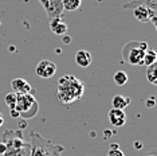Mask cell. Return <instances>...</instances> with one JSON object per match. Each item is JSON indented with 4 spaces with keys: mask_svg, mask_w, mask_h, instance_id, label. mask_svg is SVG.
<instances>
[{
    "mask_svg": "<svg viewBox=\"0 0 157 156\" xmlns=\"http://www.w3.org/2000/svg\"><path fill=\"white\" fill-rule=\"evenodd\" d=\"M149 49L148 42L141 41H129L122 46L121 57L124 62L129 63L132 66H142V59H144L145 51Z\"/></svg>",
    "mask_w": 157,
    "mask_h": 156,
    "instance_id": "cell-3",
    "label": "cell"
},
{
    "mask_svg": "<svg viewBox=\"0 0 157 156\" xmlns=\"http://www.w3.org/2000/svg\"><path fill=\"white\" fill-rule=\"evenodd\" d=\"M2 143L7 145V150L22 148L28 145V141L24 140V135L22 129H7L2 135Z\"/></svg>",
    "mask_w": 157,
    "mask_h": 156,
    "instance_id": "cell-5",
    "label": "cell"
},
{
    "mask_svg": "<svg viewBox=\"0 0 157 156\" xmlns=\"http://www.w3.org/2000/svg\"><path fill=\"white\" fill-rule=\"evenodd\" d=\"M16 100H17V94L15 93V92H10V93L6 94L4 102H6V105L8 106L10 111H11V109H15V106H16Z\"/></svg>",
    "mask_w": 157,
    "mask_h": 156,
    "instance_id": "cell-20",
    "label": "cell"
},
{
    "mask_svg": "<svg viewBox=\"0 0 157 156\" xmlns=\"http://www.w3.org/2000/svg\"><path fill=\"white\" fill-rule=\"evenodd\" d=\"M10 115H11L12 119H19V117H20L19 112H17L16 109H11V111H10Z\"/></svg>",
    "mask_w": 157,
    "mask_h": 156,
    "instance_id": "cell-26",
    "label": "cell"
},
{
    "mask_svg": "<svg viewBox=\"0 0 157 156\" xmlns=\"http://www.w3.org/2000/svg\"><path fill=\"white\" fill-rule=\"evenodd\" d=\"M62 37H63V42H65L66 45H67V43H70V42H71V38H70V37H67L66 34H65V35H62Z\"/></svg>",
    "mask_w": 157,
    "mask_h": 156,
    "instance_id": "cell-28",
    "label": "cell"
},
{
    "mask_svg": "<svg viewBox=\"0 0 157 156\" xmlns=\"http://www.w3.org/2000/svg\"><path fill=\"white\" fill-rule=\"evenodd\" d=\"M35 72L40 78H44V80H47V78H51L55 76L56 73V65L52 61H48V59H43V61H40L36 65V69H35Z\"/></svg>",
    "mask_w": 157,
    "mask_h": 156,
    "instance_id": "cell-7",
    "label": "cell"
},
{
    "mask_svg": "<svg viewBox=\"0 0 157 156\" xmlns=\"http://www.w3.org/2000/svg\"><path fill=\"white\" fill-rule=\"evenodd\" d=\"M3 124H4V117H3V115L0 113V127H2Z\"/></svg>",
    "mask_w": 157,
    "mask_h": 156,
    "instance_id": "cell-31",
    "label": "cell"
},
{
    "mask_svg": "<svg viewBox=\"0 0 157 156\" xmlns=\"http://www.w3.org/2000/svg\"><path fill=\"white\" fill-rule=\"evenodd\" d=\"M132 11H133L134 19H137L138 22H141V23H148V22H151L153 26L157 27V22H156V15H157V12H156V11H153V10L148 8L146 6L134 7Z\"/></svg>",
    "mask_w": 157,
    "mask_h": 156,
    "instance_id": "cell-6",
    "label": "cell"
},
{
    "mask_svg": "<svg viewBox=\"0 0 157 156\" xmlns=\"http://www.w3.org/2000/svg\"><path fill=\"white\" fill-rule=\"evenodd\" d=\"M6 151H7V145L4 144V143H2V141H0V155H4L6 154Z\"/></svg>",
    "mask_w": 157,
    "mask_h": 156,
    "instance_id": "cell-27",
    "label": "cell"
},
{
    "mask_svg": "<svg viewBox=\"0 0 157 156\" xmlns=\"http://www.w3.org/2000/svg\"><path fill=\"white\" fill-rule=\"evenodd\" d=\"M93 62V57L87 50H78L75 53V63L79 67H89Z\"/></svg>",
    "mask_w": 157,
    "mask_h": 156,
    "instance_id": "cell-13",
    "label": "cell"
},
{
    "mask_svg": "<svg viewBox=\"0 0 157 156\" xmlns=\"http://www.w3.org/2000/svg\"><path fill=\"white\" fill-rule=\"evenodd\" d=\"M157 63H153V65L146 67V80L149 81L152 85H157Z\"/></svg>",
    "mask_w": 157,
    "mask_h": 156,
    "instance_id": "cell-19",
    "label": "cell"
},
{
    "mask_svg": "<svg viewBox=\"0 0 157 156\" xmlns=\"http://www.w3.org/2000/svg\"><path fill=\"white\" fill-rule=\"evenodd\" d=\"M3 156H30V143L26 147L22 148H13V150H7Z\"/></svg>",
    "mask_w": 157,
    "mask_h": 156,
    "instance_id": "cell-15",
    "label": "cell"
},
{
    "mask_svg": "<svg viewBox=\"0 0 157 156\" xmlns=\"http://www.w3.org/2000/svg\"><path fill=\"white\" fill-rule=\"evenodd\" d=\"M39 3H40V4L44 7V6H46V3H47V0H39Z\"/></svg>",
    "mask_w": 157,
    "mask_h": 156,
    "instance_id": "cell-32",
    "label": "cell"
},
{
    "mask_svg": "<svg viewBox=\"0 0 157 156\" xmlns=\"http://www.w3.org/2000/svg\"><path fill=\"white\" fill-rule=\"evenodd\" d=\"M82 6V0H63V11H77Z\"/></svg>",
    "mask_w": 157,
    "mask_h": 156,
    "instance_id": "cell-17",
    "label": "cell"
},
{
    "mask_svg": "<svg viewBox=\"0 0 157 156\" xmlns=\"http://www.w3.org/2000/svg\"><path fill=\"white\" fill-rule=\"evenodd\" d=\"M11 88H12V92H15L16 94H27V93L33 94L34 93L31 85L26 80H23V78H13L11 81Z\"/></svg>",
    "mask_w": 157,
    "mask_h": 156,
    "instance_id": "cell-10",
    "label": "cell"
},
{
    "mask_svg": "<svg viewBox=\"0 0 157 156\" xmlns=\"http://www.w3.org/2000/svg\"><path fill=\"white\" fill-rule=\"evenodd\" d=\"M106 156H125V155H124V152L118 148V150H109Z\"/></svg>",
    "mask_w": 157,
    "mask_h": 156,
    "instance_id": "cell-21",
    "label": "cell"
},
{
    "mask_svg": "<svg viewBox=\"0 0 157 156\" xmlns=\"http://www.w3.org/2000/svg\"><path fill=\"white\" fill-rule=\"evenodd\" d=\"M118 148H120L118 144H112L110 145V150H118Z\"/></svg>",
    "mask_w": 157,
    "mask_h": 156,
    "instance_id": "cell-30",
    "label": "cell"
},
{
    "mask_svg": "<svg viewBox=\"0 0 157 156\" xmlns=\"http://www.w3.org/2000/svg\"><path fill=\"white\" fill-rule=\"evenodd\" d=\"M63 151V145L54 144L36 131L30 133V156H60Z\"/></svg>",
    "mask_w": 157,
    "mask_h": 156,
    "instance_id": "cell-2",
    "label": "cell"
},
{
    "mask_svg": "<svg viewBox=\"0 0 157 156\" xmlns=\"http://www.w3.org/2000/svg\"><path fill=\"white\" fill-rule=\"evenodd\" d=\"M155 105H156V98L153 97V96H151V97L145 101V106L146 108H153Z\"/></svg>",
    "mask_w": 157,
    "mask_h": 156,
    "instance_id": "cell-22",
    "label": "cell"
},
{
    "mask_svg": "<svg viewBox=\"0 0 157 156\" xmlns=\"http://www.w3.org/2000/svg\"><path fill=\"white\" fill-rule=\"evenodd\" d=\"M15 109L19 112L20 119L31 120L38 115L39 112V102L35 100V97L31 93L27 94H17L16 106Z\"/></svg>",
    "mask_w": 157,
    "mask_h": 156,
    "instance_id": "cell-4",
    "label": "cell"
},
{
    "mask_svg": "<svg viewBox=\"0 0 157 156\" xmlns=\"http://www.w3.org/2000/svg\"><path fill=\"white\" fill-rule=\"evenodd\" d=\"M138 6H146L148 8L157 12V0H132V2L125 3L122 7L125 10H133L134 7H138Z\"/></svg>",
    "mask_w": 157,
    "mask_h": 156,
    "instance_id": "cell-12",
    "label": "cell"
},
{
    "mask_svg": "<svg viewBox=\"0 0 157 156\" xmlns=\"http://www.w3.org/2000/svg\"><path fill=\"white\" fill-rule=\"evenodd\" d=\"M0 26H2V22H0Z\"/></svg>",
    "mask_w": 157,
    "mask_h": 156,
    "instance_id": "cell-33",
    "label": "cell"
},
{
    "mask_svg": "<svg viewBox=\"0 0 157 156\" xmlns=\"http://www.w3.org/2000/svg\"><path fill=\"white\" fill-rule=\"evenodd\" d=\"M43 8L46 14H47L48 20L60 18L63 12V0H47V3H46Z\"/></svg>",
    "mask_w": 157,
    "mask_h": 156,
    "instance_id": "cell-8",
    "label": "cell"
},
{
    "mask_svg": "<svg viewBox=\"0 0 157 156\" xmlns=\"http://www.w3.org/2000/svg\"><path fill=\"white\" fill-rule=\"evenodd\" d=\"M48 24H50V30H51L52 34L55 35H65L67 33V24L65 20H62L60 18H55V19H51L48 20Z\"/></svg>",
    "mask_w": 157,
    "mask_h": 156,
    "instance_id": "cell-11",
    "label": "cell"
},
{
    "mask_svg": "<svg viewBox=\"0 0 157 156\" xmlns=\"http://www.w3.org/2000/svg\"><path fill=\"white\" fill-rule=\"evenodd\" d=\"M109 121L113 127H124L126 124V113L122 109H114L112 108L108 113Z\"/></svg>",
    "mask_w": 157,
    "mask_h": 156,
    "instance_id": "cell-9",
    "label": "cell"
},
{
    "mask_svg": "<svg viewBox=\"0 0 157 156\" xmlns=\"http://www.w3.org/2000/svg\"><path fill=\"white\" fill-rule=\"evenodd\" d=\"M130 97H125V96H121V94H117L113 97L112 100V106L114 109H124L126 108V106L130 105Z\"/></svg>",
    "mask_w": 157,
    "mask_h": 156,
    "instance_id": "cell-14",
    "label": "cell"
},
{
    "mask_svg": "<svg viewBox=\"0 0 157 156\" xmlns=\"http://www.w3.org/2000/svg\"><path fill=\"white\" fill-rule=\"evenodd\" d=\"M17 120H19V121H17V125H19V129H24V128H26V127L28 125V123H27V120H24V119H20V117H19V119H17Z\"/></svg>",
    "mask_w": 157,
    "mask_h": 156,
    "instance_id": "cell-23",
    "label": "cell"
},
{
    "mask_svg": "<svg viewBox=\"0 0 157 156\" xmlns=\"http://www.w3.org/2000/svg\"><path fill=\"white\" fill-rule=\"evenodd\" d=\"M153 63H157V53L152 49H148L145 51V55H144V59H142V65L144 66H151Z\"/></svg>",
    "mask_w": 157,
    "mask_h": 156,
    "instance_id": "cell-16",
    "label": "cell"
},
{
    "mask_svg": "<svg viewBox=\"0 0 157 156\" xmlns=\"http://www.w3.org/2000/svg\"><path fill=\"white\" fill-rule=\"evenodd\" d=\"M133 147L136 148V150L140 151V150H142V148H144V144H142L140 140H137V141H134V143H133Z\"/></svg>",
    "mask_w": 157,
    "mask_h": 156,
    "instance_id": "cell-25",
    "label": "cell"
},
{
    "mask_svg": "<svg viewBox=\"0 0 157 156\" xmlns=\"http://www.w3.org/2000/svg\"><path fill=\"white\" fill-rule=\"evenodd\" d=\"M85 85L74 76H65L58 81V100L62 104H71L83 96Z\"/></svg>",
    "mask_w": 157,
    "mask_h": 156,
    "instance_id": "cell-1",
    "label": "cell"
},
{
    "mask_svg": "<svg viewBox=\"0 0 157 156\" xmlns=\"http://www.w3.org/2000/svg\"><path fill=\"white\" fill-rule=\"evenodd\" d=\"M112 136H113V132H112V131H110V129L103 131V139H105V140H109Z\"/></svg>",
    "mask_w": 157,
    "mask_h": 156,
    "instance_id": "cell-24",
    "label": "cell"
},
{
    "mask_svg": "<svg viewBox=\"0 0 157 156\" xmlns=\"http://www.w3.org/2000/svg\"><path fill=\"white\" fill-rule=\"evenodd\" d=\"M128 80H129V77H128V74L125 73L124 70H118V72H116L113 76L114 84L118 85V86H124V85L128 82Z\"/></svg>",
    "mask_w": 157,
    "mask_h": 156,
    "instance_id": "cell-18",
    "label": "cell"
},
{
    "mask_svg": "<svg viewBox=\"0 0 157 156\" xmlns=\"http://www.w3.org/2000/svg\"><path fill=\"white\" fill-rule=\"evenodd\" d=\"M146 156H156V150H155V148H153L149 154H146Z\"/></svg>",
    "mask_w": 157,
    "mask_h": 156,
    "instance_id": "cell-29",
    "label": "cell"
}]
</instances>
